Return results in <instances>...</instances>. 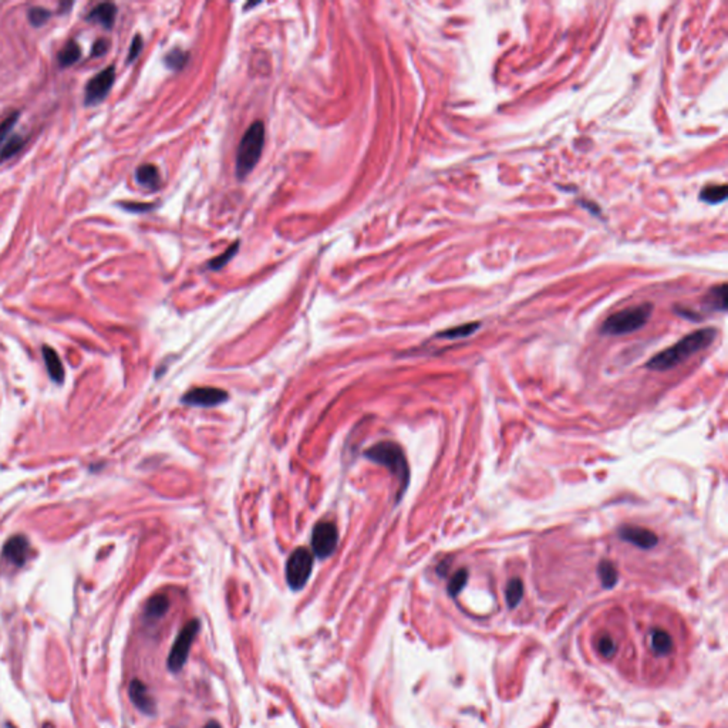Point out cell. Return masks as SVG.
Masks as SVG:
<instances>
[{"mask_svg":"<svg viewBox=\"0 0 728 728\" xmlns=\"http://www.w3.org/2000/svg\"><path fill=\"white\" fill-rule=\"evenodd\" d=\"M717 336V330L714 327H706L696 330L686 337L678 340L676 345L670 346L669 349L657 353L653 356L648 363L646 367L649 370L655 371H666L670 370L684 360H687L690 356L707 349Z\"/></svg>","mask_w":728,"mask_h":728,"instance_id":"cell-2","label":"cell"},{"mask_svg":"<svg viewBox=\"0 0 728 728\" xmlns=\"http://www.w3.org/2000/svg\"><path fill=\"white\" fill-rule=\"evenodd\" d=\"M338 534L336 527L331 522H319L312 535V546L313 552L320 559L329 558V556L336 550L337 546Z\"/></svg>","mask_w":728,"mask_h":728,"instance_id":"cell-8","label":"cell"},{"mask_svg":"<svg viewBox=\"0 0 728 728\" xmlns=\"http://www.w3.org/2000/svg\"><path fill=\"white\" fill-rule=\"evenodd\" d=\"M169 609V601L165 594L152 596L145 606V618L150 620H158L165 616Z\"/></svg>","mask_w":728,"mask_h":728,"instance_id":"cell-17","label":"cell"},{"mask_svg":"<svg viewBox=\"0 0 728 728\" xmlns=\"http://www.w3.org/2000/svg\"><path fill=\"white\" fill-rule=\"evenodd\" d=\"M265 145V125L262 121H255L243 134L236 152V176L239 180L246 178L258 164Z\"/></svg>","mask_w":728,"mask_h":728,"instance_id":"cell-4","label":"cell"},{"mask_svg":"<svg viewBox=\"0 0 728 728\" xmlns=\"http://www.w3.org/2000/svg\"><path fill=\"white\" fill-rule=\"evenodd\" d=\"M136 178H137V183L145 188H150V190H155L158 188L159 185V173H158V168L152 164H143L137 168V173H136Z\"/></svg>","mask_w":728,"mask_h":728,"instance_id":"cell-16","label":"cell"},{"mask_svg":"<svg viewBox=\"0 0 728 728\" xmlns=\"http://www.w3.org/2000/svg\"><path fill=\"white\" fill-rule=\"evenodd\" d=\"M30 553V545L24 536L16 535L8 541L3 549L5 558L15 566H23Z\"/></svg>","mask_w":728,"mask_h":728,"instance_id":"cell-13","label":"cell"},{"mask_svg":"<svg viewBox=\"0 0 728 728\" xmlns=\"http://www.w3.org/2000/svg\"><path fill=\"white\" fill-rule=\"evenodd\" d=\"M115 78V69L114 66H108L106 70L100 71L97 76H94L87 85H85V104L94 106L99 104L106 99L108 92L111 90Z\"/></svg>","mask_w":728,"mask_h":728,"instance_id":"cell-9","label":"cell"},{"mask_svg":"<svg viewBox=\"0 0 728 728\" xmlns=\"http://www.w3.org/2000/svg\"><path fill=\"white\" fill-rule=\"evenodd\" d=\"M17 120H19V113L15 111L9 117H6L2 122H0V145L5 143V140L8 138L9 133L12 131V128Z\"/></svg>","mask_w":728,"mask_h":728,"instance_id":"cell-28","label":"cell"},{"mask_svg":"<svg viewBox=\"0 0 728 728\" xmlns=\"http://www.w3.org/2000/svg\"><path fill=\"white\" fill-rule=\"evenodd\" d=\"M125 208H127V209H130V210H147V209H150L151 206H148V205H145V204H133L131 206H128V205H127Z\"/></svg>","mask_w":728,"mask_h":728,"instance_id":"cell-32","label":"cell"},{"mask_svg":"<svg viewBox=\"0 0 728 728\" xmlns=\"http://www.w3.org/2000/svg\"><path fill=\"white\" fill-rule=\"evenodd\" d=\"M522 594H524V585H522L521 579L515 578V579L509 580L508 587H506L508 605L509 606H517L520 604L521 599H522Z\"/></svg>","mask_w":728,"mask_h":728,"instance_id":"cell-23","label":"cell"},{"mask_svg":"<svg viewBox=\"0 0 728 728\" xmlns=\"http://www.w3.org/2000/svg\"><path fill=\"white\" fill-rule=\"evenodd\" d=\"M653 313L652 304H641L637 306H631L623 309L612 316H609L602 327L601 333L606 336H622L633 333L643 327Z\"/></svg>","mask_w":728,"mask_h":728,"instance_id":"cell-5","label":"cell"},{"mask_svg":"<svg viewBox=\"0 0 728 728\" xmlns=\"http://www.w3.org/2000/svg\"><path fill=\"white\" fill-rule=\"evenodd\" d=\"M599 578L602 580V585L605 587H613L618 582V569L611 561H602L597 566Z\"/></svg>","mask_w":728,"mask_h":728,"instance_id":"cell-22","label":"cell"},{"mask_svg":"<svg viewBox=\"0 0 728 728\" xmlns=\"http://www.w3.org/2000/svg\"><path fill=\"white\" fill-rule=\"evenodd\" d=\"M188 60V53L183 52L181 49H174L173 52H169L165 57V63L169 69H174V70H180L185 66Z\"/></svg>","mask_w":728,"mask_h":728,"instance_id":"cell-25","label":"cell"},{"mask_svg":"<svg viewBox=\"0 0 728 728\" xmlns=\"http://www.w3.org/2000/svg\"><path fill=\"white\" fill-rule=\"evenodd\" d=\"M466 580H468V571L466 569L457 571L455 575L451 578V580L448 583L450 594H452V596L458 594L464 589V586L466 585Z\"/></svg>","mask_w":728,"mask_h":728,"instance_id":"cell-26","label":"cell"},{"mask_svg":"<svg viewBox=\"0 0 728 728\" xmlns=\"http://www.w3.org/2000/svg\"><path fill=\"white\" fill-rule=\"evenodd\" d=\"M727 194H728V190H727V185H707L701 190L700 192V199L707 202V204H721L727 199Z\"/></svg>","mask_w":728,"mask_h":728,"instance_id":"cell-20","label":"cell"},{"mask_svg":"<svg viewBox=\"0 0 728 728\" xmlns=\"http://www.w3.org/2000/svg\"><path fill=\"white\" fill-rule=\"evenodd\" d=\"M141 50H143V38H141V36H136L133 38L130 52H128V63L134 62L138 57V55L141 53Z\"/></svg>","mask_w":728,"mask_h":728,"instance_id":"cell-30","label":"cell"},{"mask_svg":"<svg viewBox=\"0 0 728 728\" xmlns=\"http://www.w3.org/2000/svg\"><path fill=\"white\" fill-rule=\"evenodd\" d=\"M50 16H52L50 10L43 9V8H33L29 10V15H27L29 22L36 27L45 24L50 19Z\"/></svg>","mask_w":728,"mask_h":728,"instance_id":"cell-27","label":"cell"},{"mask_svg":"<svg viewBox=\"0 0 728 728\" xmlns=\"http://www.w3.org/2000/svg\"><path fill=\"white\" fill-rule=\"evenodd\" d=\"M313 569V556L305 549H296L286 564V580L293 590H301L309 580Z\"/></svg>","mask_w":728,"mask_h":728,"instance_id":"cell-6","label":"cell"},{"mask_svg":"<svg viewBox=\"0 0 728 728\" xmlns=\"http://www.w3.org/2000/svg\"><path fill=\"white\" fill-rule=\"evenodd\" d=\"M481 327V323L480 322H471V323H465V324H461V326H457V327H451V329H447L444 331H440L437 334V337L440 338H464V337H469L471 334H474L478 329Z\"/></svg>","mask_w":728,"mask_h":728,"instance_id":"cell-19","label":"cell"},{"mask_svg":"<svg viewBox=\"0 0 728 728\" xmlns=\"http://www.w3.org/2000/svg\"><path fill=\"white\" fill-rule=\"evenodd\" d=\"M43 356H45V362H46V366H48L50 377L55 381H59V383L63 381V378H64V369H63V364H62L59 356H57V353L52 348L45 346V348H43Z\"/></svg>","mask_w":728,"mask_h":728,"instance_id":"cell-18","label":"cell"},{"mask_svg":"<svg viewBox=\"0 0 728 728\" xmlns=\"http://www.w3.org/2000/svg\"><path fill=\"white\" fill-rule=\"evenodd\" d=\"M238 248H239V242H235L234 245H231L224 253H221L220 256H217L215 259H212L209 262V268L213 269V271H218V269L224 268L231 261L232 256L238 252Z\"/></svg>","mask_w":728,"mask_h":728,"instance_id":"cell-24","label":"cell"},{"mask_svg":"<svg viewBox=\"0 0 728 728\" xmlns=\"http://www.w3.org/2000/svg\"><path fill=\"white\" fill-rule=\"evenodd\" d=\"M81 56V50L78 48L77 43L74 40H70L67 45L59 52V63L62 67H69V66H73L74 63L78 62Z\"/></svg>","mask_w":728,"mask_h":728,"instance_id":"cell-21","label":"cell"},{"mask_svg":"<svg viewBox=\"0 0 728 728\" xmlns=\"http://www.w3.org/2000/svg\"><path fill=\"white\" fill-rule=\"evenodd\" d=\"M364 455L369 459H371L373 462H377L387 468L390 473L397 478L399 485H400L397 498L400 499L403 497L404 491L407 490L408 481H410V469H408V464H407V459H406V455H404L401 447L392 441H383V443H378V444L373 445L371 448H369Z\"/></svg>","mask_w":728,"mask_h":728,"instance_id":"cell-3","label":"cell"},{"mask_svg":"<svg viewBox=\"0 0 728 728\" xmlns=\"http://www.w3.org/2000/svg\"><path fill=\"white\" fill-rule=\"evenodd\" d=\"M204 728H222L218 721H209Z\"/></svg>","mask_w":728,"mask_h":728,"instance_id":"cell-33","label":"cell"},{"mask_svg":"<svg viewBox=\"0 0 728 728\" xmlns=\"http://www.w3.org/2000/svg\"><path fill=\"white\" fill-rule=\"evenodd\" d=\"M23 144H24V141H23L22 137H19V136L12 137V138L6 143V145L3 147L2 154H0V157H2V159H6V158L15 155L16 152H19V151L23 148Z\"/></svg>","mask_w":728,"mask_h":728,"instance_id":"cell-29","label":"cell"},{"mask_svg":"<svg viewBox=\"0 0 728 728\" xmlns=\"http://www.w3.org/2000/svg\"><path fill=\"white\" fill-rule=\"evenodd\" d=\"M228 400V394L224 390L213 387H201L191 390L183 397V403L197 407H213Z\"/></svg>","mask_w":728,"mask_h":728,"instance_id":"cell-10","label":"cell"},{"mask_svg":"<svg viewBox=\"0 0 728 728\" xmlns=\"http://www.w3.org/2000/svg\"><path fill=\"white\" fill-rule=\"evenodd\" d=\"M199 627H201L199 620L194 619V620L188 622L184 626V629L178 633L173 648H171L169 656H168V669L171 671L178 673L185 666L191 648H192V643H194V638H195L197 633L199 631Z\"/></svg>","mask_w":728,"mask_h":728,"instance_id":"cell-7","label":"cell"},{"mask_svg":"<svg viewBox=\"0 0 728 728\" xmlns=\"http://www.w3.org/2000/svg\"><path fill=\"white\" fill-rule=\"evenodd\" d=\"M117 15V8L113 3H100L89 15V20L101 24L106 29H111Z\"/></svg>","mask_w":728,"mask_h":728,"instance_id":"cell-15","label":"cell"},{"mask_svg":"<svg viewBox=\"0 0 728 728\" xmlns=\"http://www.w3.org/2000/svg\"><path fill=\"white\" fill-rule=\"evenodd\" d=\"M704 306L711 311L725 312L727 311V285L721 283L710 289L704 297Z\"/></svg>","mask_w":728,"mask_h":728,"instance_id":"cell-14","label":"cell"},{"mask_svg":"<svg viewBox=\"0 0 728 728\" xmlns=\"http://www.w3.org/2000/svg\"><path fill=\"white\" fill-rule=\"evenodd\" d=\"M636 645L641 657V676L650 683L667 680L684 659L686 636L662 623H648L636 631Z\"/></svg>","mask_w":728,"mask_h":728,"instance_id":"cell-1","label":"cell"},{"mask_svg":"<svg viewBox=\"0 0 728 728\" xmlns=\"http://www.w3.org/2000/svg\"><path fill=\"white\" fill-rule=\"evenodd\" d=\"M107 50H108V41L104 40V38H100V40H97V41L94 43L92 55H93L94 57H99V56L106 55Z\"/></svg>","mask_w":728,"mask_h":728,"instance_id":"cell-31","label":"cell"},{"mask_svg":"<svg viewBox=\"0 0 728 728\" xmlns=\"http://www.w3.org/2000/svg\"><path fill=\"white\" fill-rule=\"evenodd\" d=\"M619 536L622 541L631 543L640 549H653L659 543L657 535L646 528L624 525L619 529Z\"/></svg>","mask_w":728,"mask_h":728,"instance_id":"cell-11","label":"cell"},{"mask_svg":"<svg viewBox=\"0 0 728 728\" xmlns=\"http://www.w3.org/2000/svg\"><path fill=\"white\" fill-rule=\"evenodd\" d=\"M128 694L133 704L144 714L154 715L155 714V700L150 694L145 684L141 680H133L128 687Z\"/></svg>","mask_w":728,"mask_h":728,"instance_id":"cell-12","label":"cell"}]
</instances>
